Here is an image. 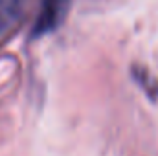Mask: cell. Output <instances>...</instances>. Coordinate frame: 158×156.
<instances>
[{
	"label": "cell",
	"mask_w": 158,
	"mask_h": 156,
	"mask_svg": "<svg viewBox=\"0 0 158 156\" xmlns=\"http://www.w3.org/2000/svg\"><path fill=\"white\" fill-rule=\"evenodd\" d=\"M72 0H40L39 17L33 26V35H44L50 31H55L61 22L66 18L68 7Z\"/></svg>",
	"instance_id": "cell-1"
},
{
	"label": "cell",
	"mask_w": 158,
	"mask_h": 156,
	"mask_svg": "<svg viewBox=\"0 0 158 156\" xmlns=\"http://www.w3.org/2000/svg\"><path fill=\"white\" fill-rule=\"evenodd\" d=\"M26 0H0V33L9 30L24 13Z\"/></svg>",
	"instance_id": "cell-2"
}]
</instances>
